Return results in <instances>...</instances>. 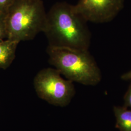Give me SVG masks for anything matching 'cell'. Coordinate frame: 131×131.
Segmentation results:
<instances>
[{
  "instance_id": "cell-8",
  "label": "cell",
  "mask_w": 131,
  "mask_h": 131,
  "mask_svg": "<svg viewBox=\"0 0 131 131\" xmlns=\"http://www.w3.org/2000/svg\"><path fill=\"white\" fill-rule=\"evenodd\" d=\"M15 0H0V15L5 16Z\"/></svg>"
},
{
  "instance_id": "cell-7",
  "label": "cell",
  "mask_w": 131,
  "mask_h": 131,
  "mask_svg": "<svg viewBox=\"0 0 131 131\" xmlns=\"http://www.w3.org/2000/svg\"><path fill=\"white\" fill-rule=\"evenodd\" d=\"M116 127L121 131H131V109L125 106H114Z\"/></svg>"
},
{
  "instance_id": "cell-3",
  "label": "cell",
  "mask_w": 131,
  "mask_h": 131,
  "mask_svg": "<svg viewBox=\"0 0 131 131\" xmlns=\"http://www.w3.org/2000/svg\"><path fill=\"white\" fill-rule=\"evenodd\" d=\"M46 14L42 0H15L5 17L6 39L32 40L43 32Z\"/></svg>"
},
{
  "instance_id": "cell-10",
  "label": "cell",
  "mask_w": 131,
  "mask_h": 131,
  "mask_svg": "<svg viewBox=\"0 0 131 131\" xmlns=\"http://www.w3.org/2000/svg\"><path fill=\"white\" fill-rule=\"evenodd\" d=\"M124 106L131 109V83L124 96Z\"/></svg>"
},
{
  "instance_id": "cell-2",
  "label": "cell",
  "mask_w": 131,
  "mask_h": 131,
  "mask_svg": "<svg viewBox=\"0 0 131 131\" xmlns=\"http://www.w3.org/2000/svg\"><path fill=\"white\" fill-rule=\"evenodd\" d=\"M50 63L67 79L85 85L101 82V70L88 50L65 47H47Z\"/></svg>"
},
{
  "instance_id": "cell-5",
  "label": "cell",
  "mask_w": 131,
  "mask_h": 131,
  "mask_svg": "<svg viewBox=\"0 0 131 131\" xmlns=\"http://www.w3.org/2000/svg\"><path fill=\"white\" fill-rule=\"evenodd\" d=\"M123 3L124 0H79L74 7L86 22L104 23L116 17Z\"/></svg>"
},
{
  "instance_id": "cell-11",
  "label": "cell",
  "mask_w": 131,
  "mask_h": 131,
  "mask_svg": "<svg viewBox=\"0 0 131 131\" xmlns=\"http://www.w3.org/2000/svg\"><path fill=\"white\" fill-rule=\"evenodd\" d=\"M121 78L123 80H131V71L122 75Z\"/></svg>"
},
{
  "instance_id": "cell-9",
  "label": "cell",
  "mask_w": 131,
  "mask_h": 131,
  "mask_svg": "<svg viewBox=\"0 0 131 131\" xmlns=\"http://www.w3.org/2000/svg\"><path fill=\"white\" fill-rule=\"evenodd\" d=\"M5 17L0 15V41L6 39L7 37Z\"/></svg>"
},
{
  "instance_id": "cell-1",
  "label": "cell",
  "mask_w": 131,
  "mask_h": 131,
  "mask_svg": "<svg viewBox=\"0 0 131 131\" xmlns=\"http://www.w3.org/2000/svg\"><path fill=\"white\" fill-rule=\"evenodd\" d=\"M86 23L74 5L58 2L47 12L43 32L49 46L88 50L91 36Z\"/></svg>"
},
{
  "instance_id": "cell-6",
  "label": "cell",
  "mask_w": 131,
  "mask_h": 131,
  "mask_svg": "<svg viewBox=\"0 0 131 131\" xmlns=\"http://www.w3.org/2000/svg\"><path fill=\"white\" fill-rule=\"evenodd\" d=\"M19 42L5 39L0 41V69L6 70L11 65L16 57Z\"/></svg>"
},
{
  "instance_id": "cell-4",
  "label": "cell",
  "mask_w": 131,
  "mask_h": 131,
  "mask_svg": "<svg viewBox=\"0 0 131 131\" xmlns=\"http://www.w3.org/2000/svg\"><path fill=\"white\" fill-rule=\"evenodd\" d=\"M33 84L39 98L56 106H67L75 95L73 82L64 79L56 69L48 68L40 70L35 76Z\"/></svg>"
}]
</instances>
